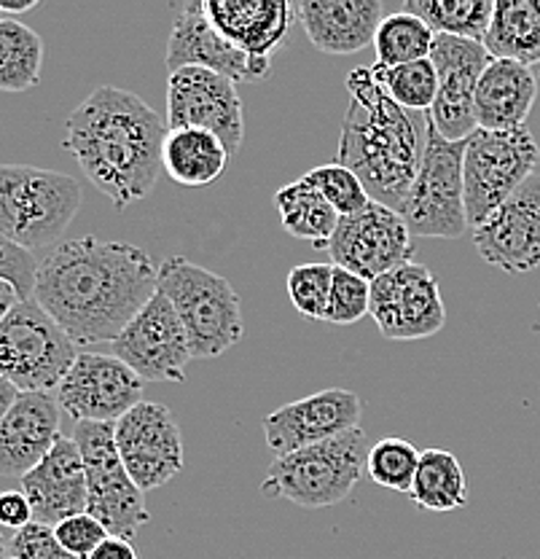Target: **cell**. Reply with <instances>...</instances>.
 I'll list each match as a JSON object with an SVG mask.
<instances>
[{
	"instance_id": "cell-47",
	"label": "cell",
	"mask_w": 540,
	"mask_h": 559,
	"mask_svg": "<svg viewBox=\"0 0 540 559\" xmlns=\"http://www.w3.org/2000/svg\"><path fill=\"white\" fill-rule=\"evenodd\" d=\"M11 559H14V557H11Z\"/></svg>"
},
{
	"instance_id": "cell-19",
	"label": "cell",
	"mask_w": 540,
	"mask_h": 559,
	"mask_svg": "<svg viewBox=\"0 0 540 559\" xmlns=\"http://www.w3.org/2000/svg\"><path fill=\"white\" fill-rule=\"evenodd\" d=\"M431 60L439 73V97L428 116L446 140L463 143L479 130L473 116V97L481 73L490 66L492 57L479 40L435 35Z\"/></svg>"
},
{
	"instance_id": "cell-7",
	"label": "cell",
	"mask_w": 540,
	"mask_h": 559,
	"mask_svg": "<svg viewBox=\"0 0 540 559\" xmlns=\"http://www.w3.org/2000/svg\"><path fill=\"white\" fill-rule=\"evenodd\" d=\"M463 154H466V140L463 143L446 140L425 114V151H422L420 170L398 210L411 237L457 240L466 235L468 213Z\"/></svg>"
},
{
	"instance_id": "cell-5",
	"label": "cell",
	"mask_w": 540,
	"mask_h": 559,
	"mask_svg": "<svg viewBox=\"0 0 540 559\" xmlns=\"http://www.w3.org/2000/svg\"><path fill=\"white\" fill-rule=\"evenodd\" d=\"M159 290L176 307L194 358H218L240 345L242 301L229 280L185 255H170L159 264Z\"/></svg>"
},
{
	"instance_id": "cell-38",
	"label": "cell",
	"mask_w": 540,
	"mask_h": 559,
	"mask_svg": "<svg viewBox=\"0 0 540 559\" xmlns=\"http://www.w3.org/2000/svg\"><path fill=\"white\" fill-rule=\"evenodd\" d=\"M38 275V255L33 250L20 248L16 242L5 240L0 235V280L11 283L20 290L22 299H33V288H36Z\"/></svg>"
},
{
	"instance_id": "cell-42",
	"label": "cell",
	"mask_w": 540,
	"mask_h": 559,
	"mask_svg": "<svg viewBox=\"0 0 540 559\" xmlns=\"http://www.w3.org/2000/svg\"><path fill=\"white\" fill-rule=\"evenodd\" d=\"M89 559H137V551L132 546V540L119 538V535H108Z\"/></svg>"
},
{
	"instance_id": "cell-17",
	"label": "cell",
	"mask_w": 540,
	"mask_h": 559,
	"mask_svg": "<svg viewBox=\"0 0 540 559\" xmlns=\"http://www.w3.org/2000/svg\"><path fill=\"white\" fill-rule=\"evenodd\" d=\"M473 231V248L490 266L527 275L540 266V173L530 175Z\"/></svg>"
},
{
	"instance_id": "cell-23",
	"label": "cell",
	"mask_w": 540,
	"mask_h": 559,
	"mask_svg": "<svg viewBox=\"0 0 540 559\" xmlns=\"http://www.w3.org/2000/svg\"><path fill=\"white\" fill-rule=\"evenodd\" d=\"M213 27L253 60H272L296 20V5L286 0H205Z\"/></svg>"
},
{
	"instance_id": "cell-9",
	"label": "cell",
	"mask_w": 540,
	"mask_h": 559,
	"mask_svg": "<svg viewBox=\"0 0 540 559\" xmlns=\"http://www.w3.org/2000/svg\"><path fill=\"white\" fill-rule=\"evenodd\" d=\"M538 156V143L527 127L508 132L476 130L466 140L463 183L470 229L490 218L530 175H536Z\"/></svg>"
},
{
	"instance_id": "cell-30",
	"label": "cell",
	"mask_w": 540,
	"mask_h": 559,
	"mask_svg": "<svg viewBox=\"0 0 540 559\" xmlns=\"http://www.w3.org/2000/svg\"><path fill=\"white\" fill-rule=\"evenodd\" d=\"M400 11L420 16L435 35L484 44L495 3L492 0H406Z\"/></svg>"
},
{
	"instance_id": "cell-18",
	"label": "cell",
	"mask_w": 540,
	"mask_h": 559,
	"mask_svg": "<svg viewBox=\"0 0 540 559\" xmlns=\"http://www.w3.org/2000/svg\"><path fill=\"white\" fill-rule=\"evenodd\" d=\"M363 401L347 388H325L264 417V439L277 457L360 428Z\"/></svg>"
},
{
	"instance_id": "cell-35",
	"label": "cell",
	"mask_w": 540,
	"mask_h": 559,
	"mask_svg": "<svg viewBox=\"0 0 540 559\" xmlns=\"http://www.w3.org/2000/svg\"><path fill=\"white\" fill-rule=\"evenodd\" d=\"M301 178H304L307 183H310L312 189L341 215V218L358 213V210H363L371 202L363 180H360L350 167L339 165V162L315 167V170L304 173Z\"/></svg>"
},
{
	"instance_id": "cell-43",
	"label": "cell",
	"mask_w": 540,
	"mask_h": 559,
	"mask_svg": "<svg viewBox=\"0 0 540 559\" xmlns=\"http://www.w3.org/2000/svg\"><path fill=\"white\" fill-rule=\"evenodd\" d=\"M20 301H25L20 296V290H16L11 283H3V280H0V323H3V320L9 318V312L14 310V307L20 305Z\"/></svg>"
},
{
	"instance_id": "cell-10",
	"label": "cell",
	"mask_w": 540,
	"mask_h": 559,
	"mask_svg": "<svg viewBox=\"0 0 540 559\" xmlns=\"http://www.w3.org/2000/svg\"><path fill=\"white\" fill-rule=\"evenodd\" d=\"M86 471V511L103 522L110 535L132 540L137 530L151 520L145 492L127 474L121 454L116 450L113 425L79 423L73 430Z\"/></svg>"
},
{
	"instance_id": "cell-13",
	"label": "cell",
	"mask_w": 540,
	"mask_h": 559,
	"mask_svg": "<svg viewBox=\"0 0 540 559\" xmlns=\"http://www.w3.org/2000/svg\"><path fill=\"white\" fill-rule=\"evenodd\" d=\"M110 355L124 360L143 382L176 384L185 382V366L194 358L176 307L161 290L132 318L119 340L110 342Z\"/></svg>"
},
{
	"instance_id": "cell-26",
	"label": "cell",
	"mask_w": 540,
	"mask_h": 559,
	"mask_svg": "<svg viewBox=\"0 0 540 559\" xmlns=\"http://www.w3.org/2000/svg\"><path fill=\"white\" fill-rule=\"evenodd\" d=\"M229 151L218 135L196 127L170 130L165 140V173L180 186H207L218 180L229 162Z\"/></svg>"
},
{
	"instance_id": "cell-16",
	"label": "cell",
	"mask_w": 540,
	"mask_h": 559,
	"mask_svg": "<svg viewBox=\"0 0 540 559\" xmlns=\"http://www.w3.org/2000/svg\"><path fill=\"white\" fill-rule=\"evenodd\" d=\"M113 436L127 474L143 492L165 487L183 471V436L159 401H141L113 425Z\"/></svg>"
},
{
	"instance_id": "cell-20",
	"label": "cell",
	"mask_w": 540,
	"mask_h": 559,
	"mask_svg": "<svg viewBox=\"0 0 540 559\" xmlns=\"http://www.w3.org/2000/svg\"><path fill=\"white\" fill-rule=\"evenodd\" d=\"M167 68H205L226 75L237 84H255L269 75L272 60H253L245 51L231 46L205 14V0L185 3L172 22L167 40Z\"/></svg>"
},
{
	"instance_id": "cell-15",
	"label": "cell",
	"mask_w": 540,
	"mask_h": 559,
	"mask_svg": "<svg viewBox=\"0 0 540 559\" xmlns=\"http://www.w3.org/2000/svg\"><path fill=\"white\" fill-rule=\"evenodd\" d=\"M145 382L124 360L106 353H79L55 390L60 409L79 423L116 425L143 401Z\"/></svg>"
},
{
	"instance_id": "cell-46",
	"label": "cell",
	"mask_w": 540,
	"mask_h": 559,
	"mask_svg": "<svg viewBox=\"0 0 540 559\" xmlns=\"http://www.w3.org/2000/svg\"><path fill=\"white\" fill-rule=\"evenodd\" d=\"M11 540H14V533L0 527V559H11Z\"/></svg>"
},
{
	"instance_id": "cell-6",
	"label": "cell",
	"mask_w": 540,
	"mask_h": 559,
	"mask_svg": "<svg viewBox=\"0 0 540 559\" xmlns=\"http://www.w3.org/2000/svg\"><path fill=\"white\" fill-rule=\"evenodd\" d=\"M81 186L65 173L0 165V235L25 250L55 248L79 213Z\"/></svg>"
},
{
	"instance_id": "cell-29",
	"label": "cell",
	"mask_w": 540,
	"mask_h": 559,
	"mask_svg": "<svg viewBox=\"0 0 540 559\" xmlns=\"http://www.w3.org/2000/svg\"><path fill=\"white\" fill-rule=\"evenodd\" d=\"M411 503L428 511H457L468 503V479L460 460L449 450H422L415 485L409 492Z\"/></svg>"
},
{
	"instance_id": "cell-11",
	"label": "cell",
	"mask_w": 540,
	"mask_h": 559,
	"mask_svg": "<svg viewBox=\"0 0 540 559\" xmlns=\"http://www.w3.org/2000/svg\"><path fill=\"white\" fill-rule=\"evenodd\" d=\"M331 264L365 280H376L415 255L411 231L398 210L371 200L358 213L345 215L328 242Z\"/></svg>"
},
{
	"instance_id": "cell-12",
	"label": "cell",
	"mask_w": 540,
	"mask_h": 559,
	"mask_svg": "<svg viewBox=\"0 0 540 559\" xmlns=\"http://www.w3.org/2000/svg\"><path fill=\"white\" fill-rule=\"evenodd\" d=\"M369 314L382 336L391 342L428 340L446 325L439 280L417 261L371 280Z\"/></svg>"
},
{
	"instance_id": "cell-32",
	"label": "cell",
	"mask_w": 540,
	"mask_h": 559,
	"mask_svg": "<svg viewBox=\"0 0 540 559\" xmlns=\"http://www.w3.org/2000/svg\"><path fill=\"white\" fill-rule=\"evenodd\" d=\"M433 40L435 33L420 16L396 11V14L382 20L380 31L374 35L376 66L398 68L417 60H428L433 51Z\"/></svg>"
},
{
	"instance_id": "cell-41",
	"label": "cell",
	"mask_w": 540,
	"mask_h": 559,
	"mask_svg": "<svg viewBox=\"0 0 540 559\" xmlns=\"http://www.w3.org/2000/svg\"><path fill=\"white\" fill-rule=\"evenodd\" d=\"M31 522H33L31 500L25 498L22 489L0 492V527L9 530V533H20V530H25Z\"/></svg>"
},
{
	"instance_id": "cell-44",
	"label": "cell",
	"mask_w": 540,
	"mask_h": 559,
	"mask_svg": "<svg viewBox=\"0 0 540 559\" xmlns=\"http://www.w3.org/2000/svg\"><path fill=\"white\" fill-rule=\"evenodd\" d=\"M36 0H0V14L9 16V20H16L20 14H27V11L36 9Z\"/></svg>"
},
{
	"instance_id": "cell-31",
	"label": "cell",
	"mask_w": 540,
	"mask_h": 559,
	"mask_svg": "<svg viewBox=\"0 0 540 559\" xmlns=\"http://www.w3.org/2000/svg\"><path fill=\"white\" fill-rule=\"evenodd\" d=\"M44 40L25 22L0 16V92H27L38 84Z\"/></svg>"
},
{
	"instance_id": "cell-33",
	"label": "cell",
	"mask_w": 540,
	"mask_h": 559,
	"mask_svg": "<svg viewBox=\"0 0 540 559\" xmlns=\"http://www.w3.org/2000/svg\"><path fill=\"white\" fill-rule=\"evenodd\" d=\"M374 68L393 103L409 114H431L439 97V73L431 57L398 68H382L374 62Z\"/></svg>"
},
{
	"instance_id": "cell-40",
	"label": "cell",
	"mask_w": 540,
	"mask_h": 559,
	"mask_svg": "<svg viewBox=\"0 0 540 559\" xmlns=\"http://www.w3.org/2000/svg\"><path fill=\"white\" fill-rule=\"evenodd\" d=\"M11 557L14 559H79L57 540L55 527L31 522L25 530L14 533L11 540Z\"/></svg>"
},
{
	"instance_id": "cell-3",
	"label": "cell",
	"mask_w": 540,
	"mask_h": 559,
	"mask_svg": "<svg viewBox=\"0 0 540 559\" xmlns=\"http://www.w3.org/2000/svg\"><path fill=\"white\" fill-rule=\"evenodd\" d=\"M345 84L350 108L341 124L336 162L363 180L371 200L400 210L420 170L425 132L409 110L391 100L374 66L356 68Z\"/></svg>"
},
{
	"instance_id": "cell-8",
	"label": "cell",
	"mask_w": 540,
	"mask_h": 559,
	"mask_svg": "<svg viewBox=\"0 0 540 559\" xmlns=\"http://www.w3.org/2000/svg\"><path fill=\"white\" fill-rule=\"evenodd\" d=\"M79 358V345L33 299L0 323V377L20 393H51Z\"/></svg>"
},
{
	"instance_id": "cell-28",
	"label": "cell",
	"mask_w": 540,
	"mask_h": 559,
	"mask_svg": "<svg viewBox=\"0 0 540 559\" xmlns=\"http://www.w3.org/2000/svg\"><path fill=\"white\" fill-rule=\"evenodd\" d=\"M275 205L277 213H280L283 229H286L290 237L315 245L317 250L328 248L341 215L336 213V210L331 207L304 178L277 189Z\"/></svg>"
},
{
	"instance_id": "cell-27",
	"label": "cell",
	"mask_w": 540,
	"mask_h": 559,
	"mask_svg": "<svg viewBox=\"0 0 540 559\" xmlns=\"http://www.w3.org/2000/svg\"><path fill=\"white\" fill-rule=\"evenodd\" d=\"M484 46L492 60L540 66V0H497Z\"/></svg>"
},
{
	"instance_id": "cell-4",
	"label": "cell",
	"mask_w": 540,
	"mask_h": 559,
	"mask_svg": "<svg viewBox=\"0 0 540 559\" xmlns=\"http://www.w3.org/2000/svg\"><path fill=\"white\" fill-rule=\"evenodd\" d=\"M369 452V436L363 428H356L286 457H275L259 492L269 500H290L301 509H328L350 498L365 476Z\"/></svg>"
},
{
	"instance_id": "cell-37",
	"label": "cell",
	"mask_w": 540,
	"mask_h": 559,
	"mask_svg": "<svg viewBox=\"0 0 540 559\" xmlns=\"http://www.w3.org/2000/svg\"><path fill=\"white\" fill-rule=\"evenodd\" d=\"M371 310V280L352 275V272L334 270V288H331L328 314L325 323L352 325L363 320Z\"/></svg>"
},
{
	"instance_id": "cell-2",
	"label": "cell",
	"mask_w": 540,
	"mask_h": 559,
	"mask_svg": "<svg viewBox=\"0 0 540 559\" xmlns=\"http://www.w3.org/2000/svg\"><path fill=\"white\" fill-rule=\"evenodd\" d=\"M65 130V148L119 210L145 200L165 170L170 127L135 92L97 86L68 116Z\"/></svg>"
},
{
	"instance_id": "cell-21",
	"label": "cell",
	"mask_w": 540,
	"mask_h": 559,
	"mask_svg": "<svg viewBox=\"0 0 540 559\" xmlns=\"http://www.w3.org/2000/svg\"><path fill=\"white\" fill-rule=\"evenodd\" d=\"M60 419L55 393H20L9 415L0 419V476L25 479L62 439Z\"/></svg>"
},
{
	"instance_id": "cell-36",
	"label": "cell",
	"mask_w": 540,
	"mask_h": 559,
	"mask_svg": "<svg viewBox=\"0 0 540 559\" xmlns=\"http://www.w3.org/2000/svg\"><path fill=\"white\" fill-rule=\"evenodd\" d=\"M334 264L315 261V264H299L288 272V296L296 312L325 323L331 288H334Z\"/></svg>"
},
{
	"instance_id": "cell-24",
	"label": "cell",
	"mask_w": 540,
	"mask_h": 559,
	"mask_svg": "<svg viewBox=\"0 0 540 559\" xmlns=\"http://www.w3.org/2000/svg\"><path fill=\"white\" fill-rule=\"evenodd\" d=\"M296 20L323 55H356L374 46L385 5L380 0H307L296 5Z\"/></svg>"
},
{
	"instance_id": "cell-14",
	"label": "cell",
	"mask_w": 540,
	"mask_h": 559,
	"mask_svg": "<svg viewBox=\"0 0 540 559\" xmlns=\"http://www.w3.org/2000/svg\"><path fill=\"white\" fill-rule=\"evenodd\" d=\"M167 127H196L220 138L229 154L245 143V119L237 81L205 68H180L167 79Z\"/></svg>"
},
{
	"instance_id": "cell-34",
	"label": "cell",
	"mask_w": 540,
	"mask_h": 559,
	"mask_svg": "<svg viewBox=\"0 0 540 559\" xmlns=\"http://www.w3.org/2000/svg\"><path fill=\"white\" fill-rule=\"evenodd\" d=\"M420 454L422 452L411 441L391 436V439H382L371 447L365 474L380 487L409 495L411 485H415L417 465H420Z\"/></svg>"
},
{
	"instance_id": "cell-1",
	"label": "cell",
	"mask_w": 540,
	"mask_h": 559,
	"mask_svg": "<svg viewBox=\"0 0 540 559\" xmlns=\"http://www.w3.org/2000/svg\"><path fill=\"white\" fill-rule=\"evenodd\" d=\"M159 290V266L137 245L79 237L38 259L33 301L75 345L116 342Z\"/></svg>"
},
{
	"instance_id": "cell-39",
	"label": "cell",
	"mask_w": 540,
	"mask_h": 559,
	"mask_svg": "<svg viewBox=\"0 0 540 559\" xmlns=\"http://www.w3.org/2000/svg\"><path fill=\"white\" fill-rule=\"evenodd\" d=\"M55 535L73 557L89 559L92 555H95L97 546H100L110 533L103 527V522H97L95 516L89 514V511H84V514L68 516V520H62L60 524H57Z\"/></svg>"
},
{
	"instance_id": "cell-45",
	"label": "cell",
	"mask_w": 540,
	"mask_h": 559,
	"mask_svg": "<svg viewBox=\"0 0 540 559\" xmlns=\"http://www.w3.org/2000/svg\"><path fill=\"white\" fill-rule=\"evenodd\" d=\"M16 399H20V390H16L9 380H3V377H0V419L9 415V409L14 406Z\"/></svg>"
},
{
	"instance_id": "cell-22",
	"label": "cell",
	"mask_w": 540,
	"mask_h": 559,
	"mask_svg": "<svg viewBox=\"0 0 540 559\" xmlns=\"http://www.w3.org/2000/svg\"><path fill=\"white\" fill-rule=\"evenodd\" d=\"M22 492L31 500L33 522L57 527L62 520L84 514L89 503L86 492V471L79 444L73 436H62L55 450L20 481Z\"/></svg>"
},
{
	"instance_id": "cell-25",
	"label": "cell",
	"mask_w": 540,
	"mask_h": 559,
	"mask_svg": "<svg viewBox=\"0 0 540 559\" xmlns=\"http://www.w3.org/2000/svg\"><path fill=\"white\" fill-rule=\"evenodd\" d=\"M536 100L538 79L532 68L514 60H492L476 86V127L490 132L519 130Z\"/></svg>"
}]
</instances>
